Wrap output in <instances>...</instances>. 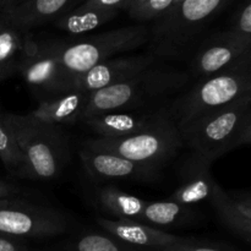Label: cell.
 <instances>
[{"instance_id": "cell-22", "label": "cell", "mask_w": 251, "mask_h": 251, "mask_svg": "<svg viewBox=\"0 0 251 251\" xmlns=\"http://www.w3.org/2000/svg\"><path fill=\"white\" fill-rule=\"evenodd\" d=\"M191 217V208L173 201H147L140 222L151 227L176 226Z\"/></svg>"}, {"instance_id": "cell-5", "label": "cell", "mask_w": 251, "mask_h": 251, "mask_svg": "<svg viewBox=\"0 0 251 251\" xmlns=\"http://www.w3.org/2000/svg\"><path fill=\"white\" fill-rule=\"evenodd\" d=\"M150 33L145 25H136L74 42L50 41V46L61 66L71 76H77L107 59L140 48L150 41Z\"/></svg>"}, {"instance_id": "cell-24", "label": "cell", "mask_w": 251, "mask_h": 251, "mask_svg": "<svg viewBox=\"0 0 251 251\" xmlns=\"http://www.w3.org/2000/svg\"><path fill=\"white\" fill-rule=\"evenodd\" d=\"M74 251H151L125 244L114 237L100 233L82 234L71 245Z\"/></svg>"}, {"instance_id": "cell-19", "label": "cell", "mask_w": 251, "mask_h": 251, "mask_svg": "<svg viewBox=\"0 0 251 251\" xmlns=\"http://www.w3.org/2000/svg\"><path fill=\"white\" fill-rule=\"evenodd\" d=\"M97 202L103 212L115 220H131L140 222L147 201L124 193L114 186H104L97 193Z\"/></svg>"}, {"instance_id": "cell-7", "label": "cell", "mask_w": 251, "mask_h": 251, "mask_svg": "<svg viewBox=\"0 0 251 251\" xmlns=\"http://www.w3.org/2000/svg\"><path fill=\"white\" fill-rule=\"evenodd\" d=\"M83 146L109 152L135 163L159 169L183 146L179 130L168 119L158 126L124 139L95 137L83 142Z\"/></svg>"}, {"instance_id": "cell-12", "label": "cell", "mask_w": 251, "mask_h": 251, "mask_svg": "<svg viewBox=\"0 0 251 251\" xmlns=\"http://www.w3.org/2000/svg\"><path fill=\"white\" fill-rule=\"evenodd\" d=\"M171 119L168 107L158 109L127 113H104L82 120L97 137L102 139H124L158 126Z\"/></svg>"}, {"instance_id": "cell-25", "label": "cell", "mask_w": 251, "mask_h": 251, "mask_svg": "<svg viewBox=\"0 0 251 251\" xmlns=\"http://www.w3.org/2000/svg\"><path fill=\"white\" fill-rule=\"evenodd\" d=\"M173 0H132L127 7V14L137 22L157 21L172 7Z\"/></svg>"}, {"instance_id": "cell-32", "label": "cell", "mask_w": 251, "mask_h": 251, "mask_svg": "<svg viewBox=\"0 0 251 251\" xmlns=\"http://www.w3.org/2000/svg\"><path fill=\"white\" fill-rule=\"evenodd\" d=\"M183 1H184V0H173V4H172V7H171V9H169V11H172V10H174V9H176V7H178L179 5H180ZM163 16H164V15H163Z\"/></svg>"}, {"instance_id": "cell-21", "label": "cell", "mask_w": 251, "mask_h": 251, "mask_svg": "<svg viewBox=\"0 0 251 251\" xmlns=\"http://www.w3.org/2000/svg\"><path fill=\"white\" fill-rule=\"evenodd\" d=\"M27 32L2 26L0 29V81L19 75L26 53Z\"/></svg>"}, {"instance_id": "cell-8", "label": "cell", "mask_w": 251, "mask_h": 251, "mask_svg": "<svg viewBox=\"0 0 251 251\" xmlns=\"http://www.w3.org/2000/svg\"><path fill=\"white\" fill-rule=\"evenodd\" d=\"M68 229L65 215L48 206L6 198L0 199V234L5 237L49 238Z\"/></svg>"}, {"instance_id": "cell-16", "label": "cell", "mask_w": 251, "mask_h": 251, "mask_svg": "<svg viewBox=\"0 0 251 251\" xmlns=\"http://www.w3.org/2000/svg\"><path fill=\"white\" fill-rule=\"evenodd\" d=\"M211 203L223 226L242 238L251 242V196L249 193H230L216 183L211 194Z\"/></svg>"}, {"instance_id": "cell-30", "label": "cell", "mask_w": 251, "mask_h": 251, "mask_svg": "<svg viewBox=\"0 0 251 251\" xmlns=\"http://www.w3.org/2000/svg\"><path fill=\"white\" fill-rule=\"evenodd\" d=\"M21 193V188L16 184L9 183V181L0 180V199L14 198Z\"/></svg>"}, {"instance_id": "cell-27", "label": "cell", "mask_w": 251, "mask_h": 251, "mask_svg": "<svg viewBox=\"0 0 251 251\" xmlns=\"http://www.w3.org/2000/svg\"><path fill=\"white\" fill-rule=\"evenodd\" d=\"M232 28L245 38H251V2L247 0L244 6L238 11Z\"/></svg>"}, {"instance_id": "cell-2", "label": "cell", "mask_w": 251, "mask_h": 251, "mask_svg": "<svg viewBox=\"0 0 251 251\" xmlns=\"http://www.w3.org/2000/svg\"><path fill=\"white\" fill-rule=\"evenodd\" d=\"M183 145L215 162L251 142V95L212 110L180 127Z\"/></svg>"}, {"instance_id": "cell-4", "label": "cell", "mask_w": 251, "mask_h": 251, "mask_svg": "<svg viewBox=\"0 0 251 251\" xmlns=\"http://www.w3.org/2000/svg\"><path fill=\"white\" fill-rule=\"evenodd\" d=\"M28 163L31 179L58 178L69 158V147L60 126L33 119L29 114H1Z\"/></svg>"}, {"instance_id": "cell-11", "label": "cell", "mask_w": 251, "mask_h": 251, "mask_svg": "<svg viewBox=\"0 0 251 251\" xmlns=\"http://www.w3.org/2000/svg\"><path fill=\"white\" fill-rule=\"evenodd\" d=\"M250 50L251 38H245L230 27L203 42L194 59L193 70L200 78L207 77L230 66Z\"/></svg>"}, {"instance_id": "cell-10", "label": "cell", "mask_w": 251, "mask_h": 251, "mask_svg": "<svg viewBox=\"0 0 251 251\" xmlns=\"http://www.w3.org/2000/svg\"><path fill=\"white\" fill-rule=\"evenodd\" d=\"M157 61V56L150 53L114 56L97 64L81 75L73 76L70 92H95L117 85L132 77Z\"/></svg>"}, {"instance_id": "cell-23", "label": "cell", "mask_w": 251, "mask_h": 251, "mask_svg": "<svg viewBox=\"0 0 251 251\" xmlns=\"http://www.w3.org/2000/svg\"><path fill=\"white\" fill-rule=\"evenodd\" d=\"M0 159L10 174L17 178L31 179L28 163L20 150L14 135L4 123L0 113Z\"/></svg>"}, {"instance_id": "cell-14", "label": "cell", "mask_w": 251, "mask_h": 251, "mask_svg": "<svg viewBox=\"0 0 251 251\" xmlns=\"http://www.w3.org/2000/svg\"><path fill=\"white\" fill-rule=\"evenodd\" d=\"M80 159L83 168L95 179H131L153 180L158 169L135 163L126 158L100 150L83 146L80 149Z\"/></svg>"}, {"instance_id": "cell-28", "label": "cell", "mask_w": 251, "mask_h": 251, "mask_svg": "<svg viewBox=\"0 0 251 251\" xmlns=\"http://www.w3.org/2000/svg\"><path fill=\"white\" fill-rule=\"evenodd\" d=\"M132 0H85L83 5L87 6H96L102 7V9L114 10V11H123V10H127Z\"/></svg>"}, {"instance_id": "cell-33", "label": "cell", "mask_w": 251, "mask_h": 251, "mask_svg": "<svg viewBox=\"0 0 251 251\" xmlns=\"http://www.w3.org/2000/svg\"><path fill=\"white\" fill-rule=\"evenodd\" d=\"M4 26V25H2V22H1V20H0V29H1V27Z\"/></svg>"}, {"instance_id": "cell-9", "label": "cell", "mask_w": 251, "mask_h": 251, "mask_svg": "<svg viewBox=\"0 0 251 251\" xmlns=\"http://www.w3.org/2000/svg\"><path fill=\"white\" fill-rule=\"evenodd\" d=\"M19 75L29 86L54 96L70 92L73 76L56 59L50 42H38L27 32L26 53Z\"/></svg>"}, {"instance_id": "cell-26", "label": "cell", "mask_w": 251, "mask_h": 251, "mask_svg": "<svg viewBox=\"0 0 251 251\" xmlns=\"http://www.w3.org/2000/svg\"><path fill=\"white\" fill-rule=\"evenodd\" d=\"M166 251H233L230 249H226V248L220 247L217 244H211V243H203L198 242L194 239H183L176 245L171 247Z\"/></svg>"}, {"instance_id": "cell-31", "label": "cell", "mask_w": 251, "mask_h": 251, "mask_svg": "<svg viewBox=\"0 0 251 251\" xmlns=\"http://www.w3.org/2000/svg\"><path fill=\"white\" fill-rule=\"evenodd\" d=\"M21 0H0V15L5 14L9 10H11L12 7L16 6Z\"/></svg>"}, {"instance_id": "cell-13", "label": "cell", "mask_w": 251, "mask_h": 251, "mask_svg": "<svg viewBox=\"0 0 251 251\" xmlns=\"http://www.w3.org/2000/svg\"><path fill=\"white\" fill-rule=\"evenodd\" d=\"M213 162L191 152L181 163L178 172V188L167 200L190 207L211 198L216 180L211 173Z\"/></svg>"}, {"instance_id": "cell-15", "label": "cell", "mask_w": 251, "mask_h": 251, "mask_svg": "<svg viewBox=\"0 0 251 251\" xmlns=\"http://www.w3.org/2000/svg\"><path fill=\"white\" fill-rule=\"evenodd\" d=\"M98 225L115 239L151 251H166L180 242L183 238L169 234L161 229L131 220H115V218L97 217Z\"/></svg>"}, {"instance_id": "cell-3", "label": "cell", "mask_w": 251, "mask_h": 251, "mask_svg": "<svg viewBox=\"0 0 251 251\" xmlns=\"http://www.w3.org/2000/svg\"><path fill=\"white\" fill-rule=\"evenodd\" d=\"M251 95V50L235 63L207 77L167 104L176 129L188 123Z\"/></svg>"}, {"instance_id": "cell-6", "label": "cell", "mask_w": 251, "mask_h": 251, "mask_svg": "<svg viewBox=\"0 0 251 251\" xmlns=\"http://www.w3.org/2000/svg\"><path fill=\"white\" fill-rule=\"evenodd\" d=\"M232 0H184L156 21L150 33L151 53L176 58L188 50L203 27Z\"/></svg>"}, {"instance_id": "cell-18", "label": "cell", "mask_w": 251, "mask_h": 251, "mask_svg": "<svg viewBox=\"0 0 251 251\" xmlns=\"http://www.w3.org/2000/svg\"><path fill=\"white\" fill-rule=\"evenodd\" d=\"M90 98L88 92L64 93L39 100L38 107L28 113L33 119L49 125H68L81 120L83 110Z\"/></svg>"}, {"instance_id": "cell-20", "label": "cell", "mask_w": 251, "mask_h": 251, "mask_svg": "<svg viewBox=\"0 0 251 251\" xmlns=\"http://www.w3.org/2000/svg\"><path fill=\"white\" fill-rule=\"evenodd\" d=\"M119 14L114 10L102 9V7L80 5L71 11H66L54 21L58 28L71 34H81L98 28L109 22Z\"/></svg>"}, {"instance_id": "cell-1", "label": "cell", "mask_w": 251, "mask_h": 251, "mask_svg": "<svg viewBox=\"0 0 251 251\" xmlns=\"http://www.w3.org/2000/svg\"><path fill=\"white\" fill-rule=\"evenodd\" d=\"M188 81L185 73L156 61L123 82L90 92L80 122L104 113L158 109L167 105L164 100L181 92Z\"/></svg>"}, {"instance_id": "cell-29", "label": "cell", "mask_w": 251, "mask_h": 251, "mask_svg": "<svg viewBox=\"0 0 251 251\" xmlns=\"http://www.w3.org/2000/svg\"><path fill=\"white\" fill-rule=\"evenodd\" d=\"M0 251H28V247L21 239L0 234Z\"/></svg>"}, {"instance_id": "cell-17", "label": "cell", "mask_w": 251, "mask_h": 251, "mask_svg": "<svg viewBox=\"0 0 251 251\" xmlns=\"http://www.w3.org/2000/svg\"><path fill=\"white\" fill-rule=\"evenodd\" d=\"M74 0H21L5 14L0 15L4 26L22 32L55 21L65 14Z\"/></svg>"}]
</instances>
